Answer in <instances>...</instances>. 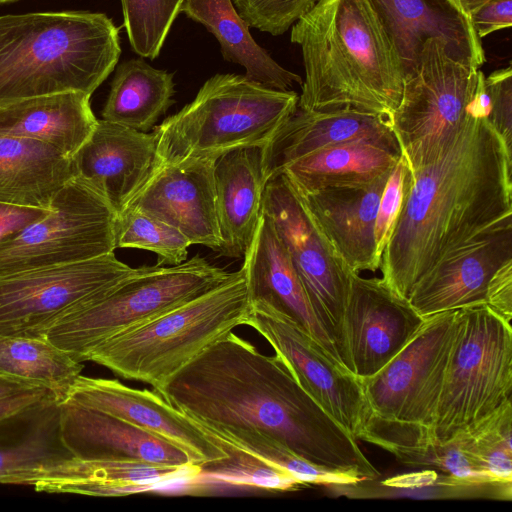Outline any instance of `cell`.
<instances>
[{"label": "cell", "mask_w": 512, "mask_h": 512, "mask_svg": "<svg viewBox=\"0 0 512 512\" xmlns=\"http://www.w3.org/2000/svg\"><path fill=\"white\" fill-rule=\"evenodd\" d=\"M250 311L242 269L209 292L92 348V361L161 394L186 365L239 325Z\"/></svg>", "instance_id": "cell-6"}, {"label": "cell", "mask_w": 512, "mask_h": 512, "mask_svg": "<svg viewBox=\"0 0 512 512\" xmlns=\"http://www.w3.org/2000/svg\"><path fill=\"white\" fill-rule=\"evenodd\" d=\"M216 212L222 245L219 253L244 256L262 214L267 183L265 146L228 151L214 162Z\"/></svg>", "instance_id": "cell-25"}, {"label": "cell", "mask_w": 512, "mask_h": 512, "mask_svg": "<svg viewBox=\"0 0 512 512\" xmlns=\"http://www.w3.org/2000/svg\"><path fill=\"white\" fill-rule=\"evenodd\" d=\"M512 260V222L483 233L452 251L414 285L408 302L422 317L485 304L493 274Z\"/></svg>", "instance_id": "cell-17"}, {"label": "cell", "mask_w": 512, "mask_h": 512, "mask_svg": "<svg viewBox=\"0 0 512 512\" xmlns=\"http://www.w3.org/2000/svg\"><path fill=\"white\" fill-rule=\"evenodd\" d=\"M411 172L379 266L383 282L407 300L446 255L512 222V155L487 119L467 113L446 148Z\"/></svg>", "instance_id": "cell-2"}, {"label": "cell", "mask_w": 512, "mask_h": 512, "mask_svg": "<svg viewBox=\"0 0 512 512\" xmlns=\"http://www.w3.org/2000/svg\"><path fill=\"white\" fill-rule=\"evenodd\" d=\"M400 156V150L384 144L357 140L298 159L278 174L285 175L291 185L301 191L362 184L390 172Z\"/></svg>", "instance_id": "cell-31"}, {"label": "cell", "mask_w": 512, "mask_h": 512, "mask_svg": "<svg viewBox=\"0 0 512 512\" xmlns=\"http://www.w3.org/2000/svg\"><path fill=\"white\" fill-rule=\"evenodd\" d=\"M124 26L133 51L158 57L183 0H120Z\"/></svg>", "instance_id": "cell-37"}, {"label": "cell", "mask_w": 512, "mask_h": 512, "mask_svg": "<svg viewBox=\"0 0 512 512\" xmlns=\"http://www.w3.org/2000/svg\"><path fill=\"white\" fill-rule=\"evenodd\" d=\"M298 101L292 90L267 88L245 75L216 74L192 102L154 128L159 166L215 161L234 149L266 146Z\"/></svg>", "instance_id": "cell-7"}, {"label": "cell", "mask_w": 512, "mask_h": 512, "mask_svg": "<svg viewBox=\"0 0 512 512\" xmlns=\"http://www.w3.org/2000/svg\"><path fill=\"white\" fill-rule=\"evenodd\" d=\"M369 140L400 150L389 120L354 110L305 111L297 108L265 146L267 181L286 165L320 150Z\"/></svg>", "instance_id": "cell-24"}, {"label": "cell", "mask_w": 512, "mask_h": 512, "mask_svg": "<svg viewBox=\"0 0 512 512\" xmlns=\"http://www.w3.org/2000/svg\"><path fill=\"white\" fill-rule=\"evenodd\" d=\"M423 321L408 300L381 278L352 272L344 312L351 372L359 379L377 373L405 347Z\"/></svg>", "instance_id": "cell-15"}, {"label": "cell", "mask_w": 512, "mask_h": 512, "mask_svg": "<svg viewBox=\"0 0 512 512\" xmlns=\"http://www.w3.org/2000/svg\"><path fill=\"white\" fill-rule=\"evenodd\" d=\"M390 173L367 183L310 191L297 190L292 186L314 222L354 273L379 269L374 227Z\"/></svg>", "instance_id": "cell-21"}, {"label": "cell", "mask_w": 512, "mask_h": 512, "mask_svg": "<svg viewBox=\"0 0 512 512\" xmlns=\"http://www.w3.org/2000/svg\"><path fill=\"white\" fill-rule=\"evenodd\" d=\"M485 86L491 100L488 123L512 155V68L508 65L485 77Z\"/></svg>", "instance_id": "cell-41"}, {"label": "cell", "mask_w": 512, "mask_h": 512, "mask_svg": "<svg viewBox=\"0 0 512 512\" xmlns=\"http://www.w3.org/2000/svg\"><path fill=\"white\" fill-rule=\"evenodd\" d=\"M194 421L204 431L247 451L275 468L291 474L303 486H346L363 481L355 475L318 466L297 455L283 443L261 431Z\"/></svg>", "instance_id": "cell-34"}, {"label": "cell", "mask_w": 512, "mask_h": 512, "mask_svg": "<svg viewBox=\"0 0 512 512\" xmlns=\"http://www.w3.org/2000/svg\"><path fill=\"white\" fill-rule=\"evenodd\" d=\"M485 305L511 324L512 319V260L502 265L490 278Z\"/></svg>", "instance_id": "cell-43"}, {"label": "cell", "mask_w": 512, "mask_h": 512, "mask_svg": "<svg viewBox=\"0 0 512 512\" xmlns=\"http://www.w3.org/2000/svg\"><path fill=\"white\" fill-rule=\"evenodd\" d=\"M137 269L111 252L81 262L0 277V334L46 337L60 319Z\"/></svg>", "instance_id": "cell-13"}, {"label": "cell", "mask_w": 512, "mask_h": 512, "mask_svg": "<svg viewBox=\"0 0 512 512\" xmlns=\"http://www.w3.org/2000/svg\"><path fill=\"white\" fill-rule=\"evenodd\" d=\"M50 211L0 202V241L46 217Z\"/></svg>", "instance_id": "cell-45"}, {"label": "cell", "mask_w": 512, "mask_h": 512, "mask_svg": "<svg viewBox=\"0 0 512 512\" xmlns=\"http://www.w3.org/2000/svg\"><path fill=\"white\" fill-rule=\"evenodd\" d=\"M262 212L271 220L317 319L334 343L344 367L351 372L345 344L344 312L352 271L282 173L268 179Z\"/></svg>", "instance_id": "cell-12"}, {"label": "cell", "mask_w": 512, "mask_h": 512, "mask_svg": "<svg viewBox=\"0 0 512 512\" xmlns=\"http://www.w3.org/2000/svg\"><path fill=\"white\" fill-rule=\"evenodd\" d=\"M452 5L466 18L477 11L481 6L491 0H449Z\"/></svg>", "instance_id": "cell-46"}, {"label": "cell", "mask_w": 512, "mask_h": 512, "mask_svg": "<svg viewBox=\"0 0 512 512\" xmlns=\"http://www.w3.org/2000/svg\"><path fill=\"white\" fill-rule=\"evenodd\" d=\"M60 428L63 442L73 458L197 467L183 449L170 441L70 399L60 403Z\"/></svg>", "instance_id": "cell-22"}, {"label": "cell", "mask_w": 512, "mask_h": 512, "mask_svg": "<svg viewBox=\"0 0 512 512\" xmlns=\"http://www.w3.org/2000/svg\"><path fill=\"white\" fill-rule=\"evenodd\" d=\"M456 324V310L424 318L392 360L374 375L359 379L367 407L359 439L415 466L433 444L436 410Z\"/></svg>", "instance_id": "cell-5"}, {"label": "cell", "mask_w": 512, "mask_h": 512, "mask_svg": "<svg viewBox=\"0 0 512 512\" xmlns=\"http://www.w3.org/2000/svg\"><path fill=\"white\" fill-rule=\"evenodd\" d=\"M244 325L270 344L298 383L358 440L367 414L359 378L334 364L293 320L273 309L250 304Z\"/></svg>", "instance_id": "cell-14"}, {"label": "cell", "mask_w": 512, "mask_h": 512, "mask_svg": "<svg viewBox=\"0 0 512 512\" xmlns=\"http://www.w3.org/2000/svg\"><path fill=\"white\" fill-rule=\"evenodd\" d=\"M60 403L50 397L0 420V484L34 486L73 458L61 436Z\"/></svg>", "instance_id": "cell-26"}, {"label": "cell", "mask_w": 512, "mask_h": 512, "mask_svg": "<svg viewBox=\"0 0 512 512\" xmlns=\"http://www.w3.org/2000/svg\"><path fill=\"white\" fill-rule=\"evenodd\" d=\"M116 248H137L157 255L158 266L187 260L190 240L174 226L142 211L126 208L116 215Z\"/></svg>", "instance_id": "cell-35"}, {"label": "cell", "mask_w": 512, "mask_h": 512, "mask_svg": "<svg viewBox=\"0 0 512 512\" xmlns=\"http://www.w3.org/2000/svg\"><path fill=\"white\" fill-rule=\"evenodd\" d=\"M50 397L44 386L0 375V420Z\"/></svg>", "instance_id": "cell-42"}, {"label": "cell", "mask_w": 512, "mask_h": 512, "mask_svg": "<svg viewBox=\"0 0 512 512\" xmlns=\"http://www.w3.org/2000/svg\"><path fill=\"white\" fill-rule=\"evenodd\" d=\"M400 56L405 78L416 69L430 38L444 41L449 53L480 68L481 39L471 22L449 0H370Z\"/></svg>", "instance_id": "cell-23"}, {"label": "cell", "mask_w": 512, "mask_h": 512, "mask_svg": "<svg viewBox=\"0 0 512 512\" xmlns=\"http://www.w3.org/2000/svg\"><path fill=\"white\" fill-rule=\"evenodd\" d=\"M249 27L278 36L285 33L318 0H231Z\"/></svg>", "instance_id": "cell-39"}, {"label": "cell", "mask_w": 512, "mask_h": 512, "mask_svg": "<svg viewBox=\"0 0 512 512\" xmlns=\"http://www.w3.org/2000/svg\"><path fill=\"white\" fill-rule=\"evenodd\" d=\"M206 433L223 448L228 456L202 465L198 477L204 476L231 485L278 492L295 491L303 486L291 474L265 463L213 434Z\"/></svg>", "instance_id": "cell-36"}, {"label": "cell", "mask_w": 512, "mask_h": 512, "mask_svg": "<svg viewBox=\"0 0 512 512\" xmlns=\"http://www.w3.org/2000/svg\"><path fill=\"white\" fill-rule=\"evenodd\" d=\"M116 215L95 188L74 175L46 217L0 241V277L114 252Z\"/></svg>", "instance_id": "cell-11"}, {"label": "cell", "mask_w": 512, "mask_h": 512, "mask_svg": "<svg viewBox=\"0 0 512 512\" xmlns=\"http://www.w3.org/2000/svg\"><path fill=\"white\" fill-rule=\"evenodd\" d=\"M456 320L433 444L473 430L512 403L511 324L485 304L456 309Z\"/></svg>", "instance_id": "cell-9"}, {"label": "cell", "mask_w": 512, "mask_h": 512, "mask_svg": "<svg viewBox=\"0 0 512 512\" xmlns=\"http://www.w3.org/2000/svg\"><path fill=\"white\" fill-rule=\"evenodd\" d=\"M83 365L46 337L0 334V375L49 389L60 401L68 398Z\"/></svg>", "instance_id": "cell-33"}, {"label": "cell", "mask_w": 512, "mask_h": 512, "mask_svg": "<svg viewBox=\"0 0 512 512\" xmlns=\"http://www.w3.org/2000/svg\"><path fill=\"white\" fill-rule=\"evenodd\" d=\"M480 68L453 57L444 41L428 39L405 78L391 129L410 169L433 160L461 128Z\"/></svg>", "instance_id": "cell-10"}, {"label": "cell", "mask_w": 512, "mask_h": 512, "mask_svg": "<svg viewBox=\"0 0 512 512\" xmlns=\"http://www.w3.org/2000/svg\"><path fill=\"white\" fill-rule=\"evenodd\" d=\"M120 54L119 29L104 13L0 16V107L65 92L92 95Z\"/></svg>", "instance_id": "cell-4"}, {"label": "cell", "mask_w": 512, "mask_h": 512, "mask_svg": "<svg viewBox=\"0 0 512 512\" xmlns=\"http://www.w3.org/2000/svg\"><path fill=\"white\" fill-rule=\"evenodd\" d=\"M290 39L305 68L299 109L354 110L391 123L405 75L370 0H318L292 25Z\"/></svg>", "instance_id": "cell-3"}, {"label": "cell", "mask_w": 512, "mask_h": 512, "mask_svg": "<svg viewBox=\"0 0 512 512\" xmlns=\"http://www.w3.org/2000/svg\"><path fill=\"white\" fill-rule=\"evenodd\" d=\"M74 175L71 157L53 145L0 133V202L51 210Z\"/></svg>", "instance_id": "cell-28"}, {"label": "cell", "mask_w": 512, "mask_h": 512, "mask_svg": "<svg viewBox=\"0 0 512 512\" xmlns=\"http://www.w3.org/2000/svg\"><path fill=\"white\" fill-rule=\"evenodd\" d=\"M214 162L193 160L159 166L126 208L154 216L181 231L192 245L219 253L222 240L215 203Z\"/></svg>", "instance_id": "cell-18"}, {"label": "cell", "mask_w": 512, "mask_h": 512, "mask_svg": "<svg viewBox=\"0 0 512 512\" xmlns=\"http://www.w3.org/2000/svg\"><path fill=\"white\" fill-rule=\"evenodd\" d=\"M173 95L172 73L130 59L116 68L102 117L147 132L173 104Z\"/></svg>", "instance_id": "cell-32"}, {"label": "cell", "mask_w": 512, "mask_h": 512, "mask_svg": "<svg viewBox=\"0 0 512 512\" xmlns=\"http://www.w3.org/2000/svg\"><path fill=\"white\" fill-rule=\"evenodd\" d=\"M90 97L83 92H65L0 107V133L43 141L72 157L98 121Z\"/></svg>", "instance_id": "cell-29"}, {"label": "cell", "mask_w": 512, "mask_h": 512, "mask_svg": "<svg viewBox=\"0 0 512 512\" xmlns=\"http://www.w3.org/2000/svg\"><path fill=\"white\" fill-rule=\"evenodd\" d=\"M181 12L212 33L223 58L245 68V77L267 88L288 91L302 85L299 75L280 66L260 47L231 0H183Z\"/></svg>", "instance_id": "cell-30"}, {"label": "cell", "mask_w": 512, "mask_h": 512, "mask_svg": "<svg viewBox=\"0 0 512 512\" xmlns=\"http://www.w3.org/2000/svg\"><path fill=\"white\" fill-rule=\"evenodd\" d=\"M194 256L174 266H142L60 319L46 338L79 362L104 340L183 305L231 279Z\"/></svg>", "instance_id": "cell-8"}, {"label": "cell", "mask_w": 512, "mask_h": 512, "mask_svg": "<svg viewBox=\"0 0 512 512\" xmlns=\"http://www.w3.org/2000/svg\"><path fill=\"white\" fill-rule=\"evenodd\" d=\"M14 1H17V0H0V4L10 3V2H14Z\"/></svg>", "instance_id": "cell-47"}, {"label": "cell", "mask_w": 512, "mask_h": 512, "mask_svg": "<svg viewBox=\"0 0 512 512\" xmlns=\"http://www.w3.org/2000/svg\"><path fill=\"white\" fill-rule=\"evenodd\" d=\"M192 419L255 429L327 469L376 480L359 445L298 383L283 361L232 331L180 370L161 394Z\"/></svg>", "instance_id": "cell-1"}, {"label": "cell", "mask_w": 512, "mask_h": 512, "mask_svg": "<svg viewBox=\"0 0 512 512\" xmlns=\"http://www.w3.org/2000/svg\"><path fill=\"white\" fill-rule=\"evenodd\" d=\"M411 181V169L406 158L401 154L387 179L377 210L374 235L376 255L379 262L403 206Z\"/></svg>", "instance_id": "cell-40"}, {"label": "cell", "mask_w": 512, "mask_h": 512, "mask_svg": "<svg viewBox=\"0 0 512 512\" xmlns=\"http://www.w3.org/2000/svg\"><path fill=\"white\" fill-rule=\"evenodd\" d=\"M75 175L95 188L121 213L159 166L154 133L104 119L71 157Z\"/></svg>", "instance_id": "cell-20"}, {"label": "cell", "mask_w": 512, "mask_h": 512, "mask_svg": "<svg viewBox=\"0 0 512 512\" xmlns=\"http://www.w3.org/2000/svg\"><path fill=\"white\" fill-rule=\"evenodd\" d=\"M415 466H432L445 472L443 484L446 486L501 485L480 465L469 433H461L445 443L429 446L418 458Z\"/></svg>", "instance_id": "cell-38"}, {"label": "cell", "mask_w": 512, "mask_h": 512, "mask_svg": "<svg viewBox=\"0 0 512 512\" xmlns=\"http://www.w3.org/2000/svg\"><path fill=\"white\" fill-rule=\"evenodd\" d=\"M67 399L117 416L170 441L199 468L228 456L190 416L156 391L132 388L117 379L80 375Z\"/></svg>", "instance_id": "cell-16"}, {"label": "cell", "mask_w": 512, "mask_h": 512, "mask_svg": "<svg viewBox=\"0 0 512 512\" xmlns=\"http://www.w3.org/2000/svg\"><path fill=\"white\" fill-rule=\"evenodd\" d=\"M200 468L144 461L68 459L33 487L39 492L125 496L197 478Z\"/></svg>", "instance_id": "cell-27"}, {"label": "cell", "mask_w": 512, "mask_h": 512, "mask_svg": "<svg viewBox=\"0 0 512 512\" xmlns=\"http://www.w3.org/2000/svg\"><path fill=\"white\" fill-rule=\"evenodd\" d=\"M243 257L241 269L250 304L263 305L289 317L334 364L348 371L317 319L284 244L263 212Z\"/></svg>", "instance_id": "cell-19"}, {"label": "cell", "mask_w": 512, "mask_h": 512, "mask_svg": "<svg viewBox=\"0 0 512 512\" xmlns=\"http://www.w3.org/2000/svg\"><path fill=\"white\" fill-rule=\"evenodd\" d=\"M469 20L480 39L509 28L512 24V0H491L475 11Z\"/></svg>", "instance_id": "cell-44"}]
</instances>
